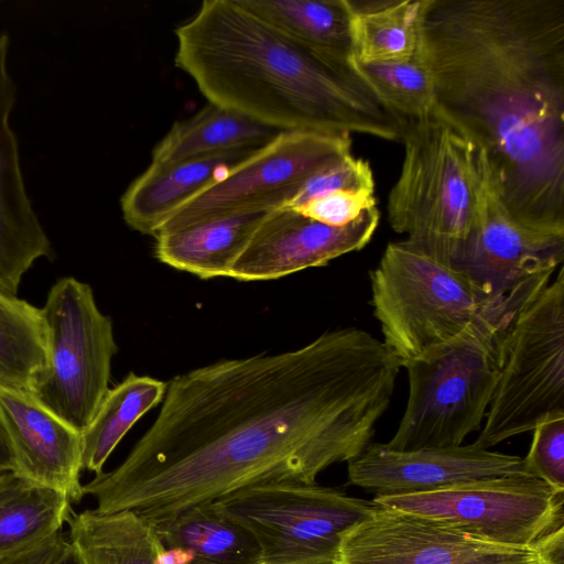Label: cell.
I'll list each match as a JSON object with an SVG mask.
<instances>
[{
	"label": "cell",
	"mask_w": 564,
	"mask_h": 564,
	"mask_svg": "<svg viewBox=\"0 0 564 564\" xmlns=\"http://www.w3.org/2000/svg\"><path fill=\"white\" fill-rule=\"evenodd\" d=\"M400 368L382 341L346 327L178 375L126 459L83 485L84 496L99 513L132 511L156 525L248 486L316 482L371 443Z\"/></svg>",
	"instance_id": "6da1fadb"
},
{
	"label": "cell",
	"mask_w": 564,
	"mask_h": 564,
	"mask_svg": "<svg viewBox=\"0 0 564 564\" xmlns=\"http://www.w3.org/2000/svg\"><path fill=\"white\" fill-rule=\"evenodd\" d=\"M420 46L510 215L564 235V0H423Z\"/></svg>",
	"instance_id": "7a4b0ae2"
},
{
	"label": "cell",
	"mask_w": 564,
	"mask_h": 564,
	"mask_svg": "<svg viewBox=\"0 0 564 564\" xmlns=\"http://www.w3.org/2000/svg\"><path fill=\"white\" fill-rule=\"evenodd\" d=\"M175 36V66L208 102L281 131L401 140L402 123L351 70L315 55L238 0H205Z\"/></svg>",
	"instance_id": "3957f363"
},
{
	"label": "cell",
	"mask_w": 564,
	"mask_h": 564,
	"mask_svg": "<svg viewBox=\"0 0 564 564\" xmlns=\"http://www.w3.org/2000/svg\"><path fill=\"white\" fill-rule=\"evenodd\" d=\"M555 270L521 281L490 303L453 339L405 364L409 395L395 451L460 445L480 430L523 308L549 284Z\"/></svg>",
	"instance_id": "277c9868"
},
{
	"label": "cell",
	"mask_w": 564,
	"mask_h": 564,
	"mask_svg": "<svg viewBox=\"0 0 564 564\" xmlns=\"http://www.w3.org/2000/svg\"><path fill=\"white\" fill-rule=\"evenodd\" d=\"M404 156L387 199L391 228L453 265L473 230L477 147L441 111L402 123Z\"/></svg>",
	"instance_id": "5b68a950"
},
{
	"label": "cell",
	"mask_w": 564,
	"mask_h": 564,
	"mask_svg": "<svg viewBox=\"0 0 564 564\" xmlns=\"http://www.w3.org/2000/svg\"><path fill=\"white\" fill-rule=\"evenodd\" d=\"M370 288L382 343L401 367L453 339L496 296L404 240L387 245Z\"/></svg>",
	"instance_id": "8992f818"
},
{
	"label": "cell",
	"mask_w": 564,
	"mask_h": 564,
	"mask_svg": "<svg viewBox=\"0 0 564 564\" xmlns=\"http://www.w3.org/2000/svg\"><path fill=\"white\" fill-rule=\"evenodd\" d=\"M564 416V268L516 321L503 368L474 442L489 449Z\"/></svg>",
	"instance_id": "52a82bcc"
},
{
	"label": "cell",
	"mask_w": 564,
	"mask_h": 564,
	"mask_svg": "<svg viewBox=\"0 0 564 564\" xmlns=\"http://www.w3.org/2000/svg\"><path fill=\"white\" fill-rule=\"evenodd\" d=\"M214 502L254 536L261 564H333L341 535L377 506L316 482L257 484Z\"/></svg>",
	"instance_id": "ba28073f"
},
{
	"label": "cell",
	"mask_w": 564,
	"mask_h": 564,
	"mask_svg": "<svg viewBox=\"0 0 564 564\" xmlns=\"http://www.w3.org/2000/svg\"><path fill=\"white\" fill-rule=\"evenodd\" d=\"M41 312L47 366L29 391L82 433L109 390L118 350L112 321L98 308L90 285L70 276L56 281Z\"/></svg>",
	"instance_id": "9c48e42d"
},
{
	"label": "cell",
	"mask_w": 564,
	"mask_h": 564,
	"mask_svg": "<svg viewBox=\"0 0 564 564\" xmlns=\"http://www.w3.org/2000/svg\"><path fill=\"white\" fill-rule=\"evenodd\" d=\"M372 501L509 546L539 545L564 528V491L532 475L478 479L424 492L375 496Z\"/></svg>",
	"instance_id": "30bf717a"
},
{
	"label": "cell",
	"mask_w": 564,
	"mask_h": 564,
	"mask_svg": "<svg viewBox=\"0 0 564 564\" xmlns=\"http://www.w3.org/2000/svg\"><path fill=\"white\" fill-rule=\"evenodd\" d=\"M349 153L346 132L281 131L175 208L156 234L225 214L285 208L304 181Z\"/></svg>",
	"instance_id": "8fae6325"
},
{
	"label": "cell",
	"mask_w": 564,
	"mask_h": 564,
	"mask_svg": "<svg viewBox=\"0 0 564 564\" xmlns=\"http://www.w3.org/2000/svg\"><path fill=\"white\" fill-rule=\"evenodd\" d=\"M333 564H564V528L539 545L509 546L377 505L341 535Z\"/></svg>",
	"instance_id": "7c38bea8"
},
{
	"label": "cell",
	"mask_w": 564,
	"mask_h": 564,
	"mask_svg": "<svg viewBox=\"0 0 564 564\" xmlns=\"http://www.w3.org/2000/svg\"><path fill=\"white\" fill-rule=\"evenodd\" d=\"M475 207L471 234L453 267L488 294H505L524 279L562 265L564 235L528 228L510 215L478 148Z\"/></svg>",
	"instance_id": "4fadbf2b"
},
{
	"label": "cell",
	"mask_w": 564,
	"mask_h": 564,
	"mask_svg": "<svg viewBox=\"0 0 564 564\" xmlns=\"http://www.w3.org/2000/svg\"><path fill=\"white\" fill-rule=\"evenodd\" d=\"M379 221L377 206L341 227L313 220L292 208L268 212L235 261L229 278L267 281L325 265L367 246Z\"/></svg>",
	"instance_id": "5bb4252c"
},
{
	"label": "cell",
	"mask_w": 564,
	"mask_h": 564,
	"mask_svg": "<svg viewBox=\"0 0 564 564\" xmlns=\"http://www.w3.org/2000/svg\"><path fill=\"white\" fill-rule=\"evenodd\" d=\"M509 475H531L523 457L474 443L415 451H395L382 443H370L348 462L349 482L376 496L424 492Z\"/></svg>",
	"instance_id": "9a60e30c"
},
{
	"label": "cell",
	"mask_w": 564,
	"mask_h": 564,
	"mask_svg": "<svg viewBox=\"0 0 564 564\" xmlns=\"http://www.w3.org/2000/svg\"><path fill=\"white\" fill-rule=\"evenodd\" d=\"M0 422L12 453V471L65 494L70 502L83 499L79 431L30 391L2 384Z\"/></svg>",
	"instance_id": "2e32d148"
},
{
	"label": "cell",
	"mask_w": 564,
	"mask_h": 564,
	"mask_svg": "<svg viewBox=\"0 0 564 564\" xmlns=\"http://www.w3.org/2000/svg\"><path fill=\"white\" fill-rule=\"evenodd\" d=\"M10 39L0 34V290L15 295L23 274L51 242L28 196L10 113L17 88L8 68Z\"/></svg>",
	"instance_id": "e0dca14e"
},
{
	"label": "cell",
	"mask_w": 564,
	"mask_h": 564,
	"mask_svg": "<svg viewBox=\"0 0 564 564\" xmlns=\"http://www.w3.org/2000/svg\"><path fill=\"white\" fill-rule=\"evenodd\" d=\"M256 150L231 151L173 164L151 163L121 196L124 221L133 230L155 236L175 208L221 178Z\"/></svg>",
	"instance_id": "ac0fdd59"
},
{
	"label": "cell",
	"mask_w": 564,
	"mask_h": 564,
	"mask_svg": "<svg viewBox=\"0 0 564 564\" xmlns=\"http://www.w3.org/2000/svg\"><path fill=\"white\" fill-rule=\"evenodd\" d=\"M265 213L242 212L202 219L155 235V257L200 279L228 276Z\"/></svg>",
	"instance_id": "d6986e66"
},
{
	"label": "cell",
	"mask_w": 564,
	"mask_h": 564,
	"mask_svg": "<svg viewBox=\"0 0 564 564\" xmlns=\"http://www.w3.org/2000/svg\"><path fill=\"white\" fill-rule=\"evenodd\" d=\"M175 564H261L254 536L215 502L188 508L154 525Z\"/></svg>",
	"instance_id": "ffe728a7"
},
{
	"label": "cell",
	"mask_w": 564,
	"mask_h": 564,
	"mask_svg": "<svg viewBox=\"0 0 564 564\" xmlns=\"http://www.w3.org/2000/svg\"><path fill=\"white\" fill-rule=\"evenodd\" d=\"M252 14L315 55L350 70V15L346 0H238Z\"/></svg>",
	"instance_id": "44dd1931"
},
{
	"label": "cell",
	"mask_w": 564,
	"mask_h": 564,
	"mask_svg": "<svg viewBox=\"0 0 564 564\" xmlns=\"http://www.w3.org/2000/svg\"><path fill=\"white\" fill-rule=\"evenodd\" d=\"M67 523L83 564H175L154 525L132 511L73 512Z\"/></svg>",
	"instance_id": "7402d4cb"
},
{
	"label": "cell",
	"mask_w": 564,
	"mask_h": 564,
	"mask_svg": "<svg viewBox=\"0 0 564 564\" xmlns=\"http://www.w3.org/2000/svg\"><path fill=\"white\" fill-rule=\"evenodd\" d=\"M281 130L208 102L191 118L175 122L152 151L153 164H173L215 154L259 149Z\"/></svg>",
	"instance_id": "603a6c76"
},
{
	"label": "cell",
	"mask_w": 564,
	"mask_h": 564,
	"mask_svg": "<svg viewBox=\"0 0 564 564\" xmlns=\"http://www.w3.org/2000/svg\"><path fill=\"white\" fill-rule=\"evenodd\" d=\"M68 497L14 471L0 475V560L61 532L72 516Z\"/></svg>",
	"instance_id": "cb8c5ba5"
},
{
	"label": "cell",
	"mask_w": 564,
	"mask_h": 564,
	"mask_svg": "<svg viewBox=\"0 0 564 564\" xmlns=\"http://www.w3.org/2000/svg\"><path fill=\"white\" fill-rule=\"evenodd\" d=\"M352 55L361 63L411 57L420 45L423 0H346Z\"/></svg>",
	"instance_id": "d4e9b609"
},
{
	"label": "cell",
	"mask_w": 564,
	"mask_h": 564,
	"mask_svg": "<svg viewBox=\"0 0 564 564\" xmlns=\"http://www.w3.org/2000/svg\"><path fill=\"white\" fill-rule=\"evenodd\" d=\"M166 383L149 376L130 372L109 389L91 422L82 434L83 468L102 473L110 454L151 409L163 401Z\"/></svg>",
	"instance_id": "484cf974"
},
{
	"label": "cell",
	"mask_w": 564,
	"mask_h": 564,
	"mask_svg": "<svg viewBox=\"0 0 564 564\" xmlns=\"http://www.w3.org/2000/svg\"><path fill=\"white\" fill-rule=\"evenodd\" d=\"M349 68L401 123L423 118L436 108L432 74L420 45L411 57L404 59L361 63L350 57Z\"/></svg>",
	"instance_id": "4316f807"
},
{
	"label": "cell",
	"mask_w": 564,
	"mask_h": 564,
	"mask_svg": "<svg viewBox=\"0 0 564 564\" xmlns=\"http://www.w3.org/2000/svg\"><path fill=\"white\" fill-rule=\"evenodd\" d=\"M46 366L41 308L0 290V384L29 391Z\"/></svg>",
	"instance_id": "83f0119b"
},
{
	"label": "cell",
	"mask_w": 564,
	"mask_h": 564,
	"mask_svg": "<svg viewBox=\"0 0 564 564\" xmlns=\"http://www.w3.org/2000/svg\"><path fill=\"white\" fill-rule=\"evenodd\" d=\"M346 189L375 191L372 169L368 161L351 153L314 173L302 183L285 208H299L321 196Z\"/></svg>",
	"instance_id": "f1b7e54d"
},
{
	"label": "cell",
	"mask_w": 564,
	"mask_h": 564,
	"mask_svg": "<svg viewBox=\"0 0 564 564\" xmlns=\"http://www.w3.org/2000/svg\"><path fill=\"white\" fill-rule=\"evenodd\" d=\"M523 459L531 475L564 491V416L545 419L534 427Z\"/></svg>",
	"instance_id": "f546056e"
},
{
	"label": "cell",
	"mask_w": 564,
	"mask_h": 564,
	"mask_svg": "<svg viewBox=\"0 0 564 564\" xmlns=\"http://www.w3.org/2000/svg\"><path fill=\"white\" fill-rule=\"evenodd\" d=\"M375 191H337L295 208L305 217L335 227L346 226L376 206Z\"/></svg>",
	"instance_id": "4dcf8cb0"
},
{
	"label": "cell",
	"mask_w": 564,
	"mask_h": 564,
	"mask_svg": "<svg viewBox=\"0 0 564 564\" xmlns=\"http://www.w3.org/2000/svg\"><path fill=\"white\" fill-rule=\"evenodd\" d=\"M67 542L68 540L59 532L36 546L0 560V564H51Z\"/></svg>",
	"instance_id": "1f68e13d"
},
{
	"label": "cell",
	"mask_w": 564,
	"mask_h": 564,
	"mask_svg": "<svg viewBox=\"0 0 564 564\" xmlns=\"http://www.w3.org/2000/svg\"><path fill=\"white\" fill-rule=\"evenodd\" d=\"M13 470V458L6 432L0 422V475Z\"/></svg>",
	"instance_id": "d6a6232c"
},
{
	"label": "cell",
	"mask_w": 564,
	"mask_h": 564,
	"mask_svg": "<svg viewBox=\"0 0 564 564\" xmlns=\"http://www.w3.org/2000/svg\"><path fill=\"white\" fill-rule=\"evenodd\" d=\"M51 564H83L76 549L67 542L59 555Z\"/></svg>",
	"instance_id": "836d02e7"
}]
</instances>
